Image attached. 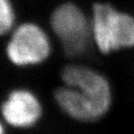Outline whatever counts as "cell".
I'll list each match as a JSON object with an SVG mask.
<instances>
[{"label": "cell", "instance_id": "1", "mask_svg": "<svg viewBox=\"0 0 134 134\" xmlns=\"http://www.w3.org/2000/svg\"><path fill=\"white\" fill-rule=\"evenodd\" d=\"M61 85L52 92L53 102L69 119L81 124L103 119L114 104L109 78L90 65L70 63L60 70Z\"/></svg>", "mask_w": 134, "mask_h": 134}, {"label": "cell", "instance_id": "2", "mask_svg": "<svg viewBox=\"0 0 134 134\" xmlns=\"http://www.w3.org/2000/svg\"><path fill=\"white\" fill-rule=\"evenodd\" d=\"M90 17L92 46L100 54L134 48V14L108 1H95Z\"/></svg>", "mask_w": 134, "mask_h": 134}, {"label": "cell", "instance_id": "3", "mask_svg": "<svg viewBox=\"0 0 134 134\" xmlns=\"http://www.w3.org/2000/svg\"><path fill=\"white\" fill-rule=\"evenodd\" d=\"M48 30L64 56L71 60L81 58L92 46L90 13L74 1H63L53 8Z\"/></svg>", "mask_w": 134, "mask_h": 134}, {"label": "cell", "instance_id": "4", "mask_svg": "<svg viewBox=\"0 0 134 134\" xmlns=\"http://www.w3.org/2000/svg\"><path fill=\"white\" fill-rule=\"evenodd\" d=\"M4 54L8 63L16 68L40 66L53 54L51 34L37 21L18 23L7 36Z\"/></svg>", "mask_w": 134, "mask_h": 134}, {"label": "cell", "instance_id": "5", "mask_svg": "<svg viewBox=\"0 0 134 134\" xmlns=\"http://www.w3.org/2000/svg\"><path fill=\"white\" fill-rule=\"evenodd\" d=\"M45 107L41 98L24 86L8 90L0 103V117L8 129L29 130L42 121Z\"/></svg>", "mask_w": 134, "mask_h": 134}, {"label": "cell", "instance_id": "6", "mask_svg": "<svg viewBox=\"0 0 134 134\" xmlns=\"http://www.w3.org/2000/svg\"><path fill=\"white\" fill-rule=\"evenodd\" d=\"M18 23L14 2L12 0H0V38L7 37Z\"/></svg>", "mask_w": 134, "mask_h": 134}, {"label": "cell", "instance_id": "7", "mask_svg": "<svg viewBox=\"0 0 134 134\" xmlns=\"http://www.w3.org/2000/svg\"><path fill=\"white\" fill-rule=\"evenodd\" d=\"M8 127L0 117V134H8Z\"/></svg>", "mask_w": 134, "mask_h": 134}]
</instances>
